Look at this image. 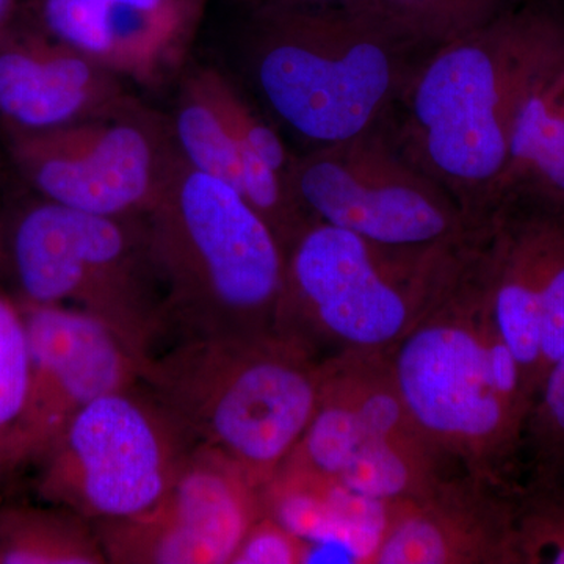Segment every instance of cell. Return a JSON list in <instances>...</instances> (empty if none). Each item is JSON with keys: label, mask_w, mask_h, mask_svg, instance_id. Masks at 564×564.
<instances>
[{"label": "cell", "mask_w": 564, "mask_h": 564, "mask_svg": "<svg viewBox=\"0 0 564 564\" xmlns=\"http://www.w3.org/2000/svg\"><path fill=\"white\" fill-rule=\"evenodd\" d=\"M564 57L558 0H513L417 63L384 118L400 150L475 226L491 218L519 111Z\"/></svg>", "instance_id": "obj_1"}, {"label": "cell", "mask_w": 564, "mask_h": 564, "mask_svg": "<svg viewBox=\"0 0 564 564\" xmlns=\"http://www.w3.org/2000/svg\"><path fill=\"white\" fill-rule=\"evenodd\" d=\"M391 352L415 425L463 473L513 489L532 397L486 293L481 242Z\"/></svg>", "instance_id": "obj_2"}, {"label": "cell", "mask_w": 564, "mask_h": 564, "mask_svg": "<svg viewBox=\"0 0 564 564\" xmlns=\"http://www.w3.org/2000/svg\"><path fill=\"white\" fill-rule=\"evenodd\" d=\"M480 229L403 247L313 221L285 256L273 332L321 362L392 352L462 272Z\"/></svg>", "instance_id": "obj_3"}, {"label": "cell", "mask_w": 564, "mask_h": 564, "mask_svg": "<svg viewBox=\"0 0 564 564\" xmlns=\"http://www.w3.org/2000/svg\"><path fill=\"white\" fill-rule=\"evenodd\" d=\"M144 218L169 333L180 340L273 333L285 250L239 192L181 154Z\"/></svg>", "instance_id": "obj_4"}, {"label": "cell", "mask_w": 564, "mask_h": 564, "mask_svg": "<svg viewBox=\"0 0 564 564\" xmlns=\"http://www.w3.org/2000/svg\"><path fill=\"white\" fill-rule=\"evenodd\" d=\"M141 383L262 491L313 419L322 362L274 332L181 339L150 356Z\"/></svg>", "instance_id": "obj_5"}, {"label": "cell", "mask_w": 564, "mask_h": 564, "mask_svg": "<svg viewBox=\"0 0 564 564\" xmlns=\"http://www.w3.org/2000/svg\"><path fill=\"white\" fill-rule=\"evenodd\" d=\"M247 51L262 106L306 150L358 135L388 117L425 54L355 3L274 7Z\"/></svg>", "instance_id": "obj_6"}, {"label": "cell", "mask_w": 564, "mask_h": 564, "mask_svg": "<svg viewBox=\"0 0 564 564\" xmlns=\"http://www.w3.org/2000/svg\"><path fill=\"white\" fill-rule=\"evenodd\" d=\"M9 251L21 304L77 307L147 356L169 333L147 218L88 214L39 196L14 217Z\"/></svg>", "instance_id": "obj_7"}, {"label": "cell", "mask_w": 564, "mask_h": 564, "mask_svg": "<svg viewBox=\"0 0 564 564\" xmlns=\"http://www.w3.org/2000/svg\"><path fill=\"white\" fill-rule=\"evenodd\" d=\"M448 463L408 411L391 352H343L322 361L317 408L284 464L391 503L429 492Z\"/></svg>", "instance_id": "obj_8"}, {"label": "cell", "mask_w": 564, "mask_h": 564, "mask_svg": "<svg viewBox=\"0 0 564 564\" xmlns=\"http://www.w3.org/2000/svg\"><path fill=\"white\" fill-rule=\"evenodd\" d=\"M196 445L143 383L107 393L41 455V496L93 525L128 521L161 502Z\"/></svg>", "instance_id": "obj_9"}, {"label": "cell", "mask_w": 564, "mask_h": 564, "mask_svg": "<svg viewBox=\"0 0 564 564\" xmlns=\"http://www.w3.org/2000/svg\"><path fill=\"white\" fill-rule=\"evenodd\" d=\"M289 185L311 220L373 242L433 245L477 228L400 150L384 120L340 143L293 154Z\"/></svg>", "instance_id": "obj_10"}, {"label": "cell", "mask_w": 564, "mask_h": 564, "mask_svg": "<svg viewBox=\"0 0 564 564\" xmlns=\"http://www.w3.org/2000/svg\"><path fill=\"white\" fill-rule=\"evenodd\" d=\"M11 162L40 198L88 214L144 217L181 151L172 126L135 104L41 133H6Z\"/></svg>", "instance_id": "obj_11"}, {"label": "cell", "mask_w": 564, "mask_h": 564, "mask_svg": "<svg viewBox=\"0 0 564 564\" xmlns=\"http://www.w3.org/2000/svg\"><path fill=\"white\" fill-rule=\"evenodd\" d=\"M21 307L28 326L31 380L13 466L39 462L66 425L95 400L141 384L150 359L109 323L77 307Z\"/></svg>", "instance_id": "obj_12"}, {"label": "cell", "mask_w": 564, "mask_h": 564, "mask_svg": "<svg viewBox=\"0 0 564 564\" xmlns=\"http://www.w3.org/2000/svg\"><path fill=\"white\" fill-rule=\"evenodd\" d=\"M262 511L261 489L247 474L198 444L154 508L95 530L111 563L231 564Z\"/></svg>", "instance_id": "obj_13"}, {"label": "cell", "mask_w": 564, "mask_h": 564, "mask_svg": "<svg viewBox=\"0 0 564 564\" xmlns=\"http://www.w3.org/2000/svg\"><path fill=\"white\" fill-rule=\"evenodd\" d=\"M514 489L463 473L391 502L369 564H521Z\"/></svg>", "instance_id": "obj_14"}, {"label": "cell", "mask_w": 564, "mask_h": 564, "mask_svg": "<svg viewBox=\"0 0 564 564\" xmlns=\"http://www.w3.org/2000/svg\"><path fill=\"white\" fill-rule=\"evenodd\" d=\"M133 104L121 79L46 31L0 35V128L41 133Z\"/></svg>", "instance_id": "obj_15"}, {"label": "cell", "mask_w": 564, "mask_h": 564, "mask_svg": "<svg viewBox=\"0 0 564 564\" xmlns=\"http://www.w3.org/2000/svg\"><path fill=\"white\" fill-rule=\"evenodd\" d=\"M41 22L121 80L161 82L187 52V24L174 0H43Z\"/></svg>", "instance_id": "obj_16"}, {"label": "cell", "mask_w": 564, "mask_h": 564, "mask_svg": "<svg viewBox=\"0 0 564 564\" xmlns=\"http://www.w3.org/2000/svg\"><path fill=\"white\" fill-rule=\"evenodd\" d=\"M173 135L193 169L239 192L289 248L313 223L291 191L288 177L274 172L215 109L193 79L182 84L173 117Z\"/></svg>", "instance_id": "obj_17"}, {"label": "cell", "mask_w": 564, "mask_h": 564, "mask_svg": "<svg viewBox=\"0 0 564 564\" xmlns=\"http://www.w3.org/2000/svg\"><path fill=\"white\" fill-rule=\"evenodd\" d=\"M507 202L564 215V57L519 111L494 210Z\"/></svg>", "instance_id": "obj_18"}, {"label": "cell", "mask_w": 564, "mask_h": 564, "mask_svg": "<svg viewBox=\"0 0 564 564\" xmlns=\"http://www.w3.org/2000/svg\"><path fill=\"white\" fill-rule=\"evenodd\" d=\"M109 563L95 525L55 507L11 508L0 513V564Z\"/></svg>", "instance_id": "obj_19"}, {"label": "cell", "mask_w": 564, "mask_h": 564, "mask_svg": "<svg viewBox=\"0 0 564 564\" xmlns=\"http://www.w3.org/2000/svg\"><path fill=\"white\" fill-rule=\"evenodd\" d=\"M513 0H352L421 54L484 28Z\"/></svg>", "instance_id": "obj_20"}, {"label": "cell", "mask_w": 564, "mask_h": 564, "mask_svg": "<svg viewBox=\"0 0 564 564\" xmlns=\"http://www.w3.org/2000/svg\"><path fill=\"white\" fill-rule=\"evenodd\" d=\"M519 203V202H516ZM532 223L540 288L541 383L564 355V215L519 203Z\"/></svg>", "instance_id": "obj_21"}, {"label": "cell", "mask_w": 564, "mask_h": 564, "mask_svg": "<svg viewBox=\"0 0 564 564\" xmlns=\"http://www.w3.org/2000/svg\"><path fill=\"white\" fill-rule=\"evenodd\" d=\"M522 456L529 462L525 484L564 492V355L545 373L534 395Z\"/></svg>", "instance_id": "obj_22"}, {"label": "cell", "mask_w": 564, "mask_h": 564, "mask_svg": "<svg viewBox=\"0 0 564 564\" xmlns=\"http://www.w3.org/2000/svg\"><path fill=\"white\" fill-rule=\"evenodd\" d=\"M31 380L28 326L20 302L0 293V470L13 466L14 443Z\"/></svg>", "instance_id": "obj_23"}, {"label": "cell", "mask_w": 564, "mask_h": 564, "mask_svg": "<svg viewBox=\"0 0 564 564\" xmlns=\"http://www.w3.org/2000/svg\"><path fill=\"white\" fill-rule=\"evenodd\" d=\"M514 508L521 564H564V492L518 485Z\"/></svg>", "instance_id": "obj_24"}, {"label": "cell", "mask_w": 564, "mask_h": 564, "mask_svg": "<svg viewBox=\"0 0 564 564\" xmlns=\"http://www.w3.org/2000/svg\"><path fill=\"white\" fill-rule=\"evenodd\" d=\"M311 562V547L282 525L272 514H262L252 522L231 564H300Z\"/></svg>", "instance_id": "obj_25"}, {"label": "cell", "mask_w": 564, "mask_h": 564, "mask_svg": "<svg viewBox=\"0 0 564 564\" xmlns=\"http://www.w3.org/2000/svg\"><path fill=\"white\" fill-rule=\"evenodd\" d=\"M352 0H280L276 7H292V9H333L344 7Z\"/></svg>", "instance_id": "obj_26"}, {"label": "cell", "mask_w": 564, "mask_h": 564, "mask_svg": "<svg viewBox=\"0 0 564 564\" xmlns=\"http://www.w3.org/2000/svg\"><path fill=\"white\" fill-rule=\"evenodd\" d=\"M14 0H0V35L10 28L11 11Z\"/></svg>", "instance_id": "obj_27"}, {"label": "cell", "mask_w": 564, "mask_h": 564, "mask_svg": "<svg viewBox=\"0 0 564 564\" xmlns=\"http://www.w3.org/2000/svg\"><path fill=\"white\" fill-rule=\"evenodd\" d=\"M558 2L564 7V0H558Z\"/></svg>", "instance_id": "obj_28"}]
</instances>
